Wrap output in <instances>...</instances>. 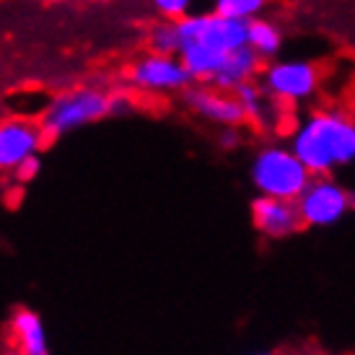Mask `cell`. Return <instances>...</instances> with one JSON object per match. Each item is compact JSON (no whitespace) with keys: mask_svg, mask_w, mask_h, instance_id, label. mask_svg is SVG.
<instances>
[{"mask_svg":"<svg viewBox=\"0 0 355 355\" xmlns=\"http://www.w3.org/2000/svg\"><path fill=\"white\" fill-rule=\"evenodd\" d=\"M252 355H288L283 350H262V353H252Z\"/></svg>","mask_w":355,"mask_h":355,"instance_id":"44dd1931","label":"cell"},{"mask_svg":"<svg viewBox=\"0 0 355 355\" xmlns=\"http://www.w3.org/2000/svg\"><path fill=\"white\" fill-rule=\"evenodd\" d=\"M262 65H265V60L259 58L249 44H244V47L234 50L220 62V68H218V73L213 76V80L207 86H216V89L223 91H236L241 83L259 78Z\"/></svg>","mask_w":355,"mask_h":355,"instance_id":"7c38bea8","label":"cell"},{"mask_svg":"<svg viewBox=\"0 0 355 355\" xmlns=\"http://www.w3.org/2000/svg\"><path fill=\"white\" fill-rule=\"evenodd\" d=\"M306 355H340V353H324V350H314V353H306Z\"/></svg>","mask_w":355,"mask_h":355,"instance_id":"7402d4cb","label":"cell"},{"mask_svg":"<svg viewBox=\"0 0 355 355\" xmlns=\"http://www.w3.org/2000/svg\"><path fill=\"white\" fill-rule=\"evenodd\" d=\"M288 146L314 177H335L355 164V114L343 107L309 109L293 122Z\"/></svg>","mask_w":355,"mask_h":355,"instance_id":"6da1fadb","label":"cell"},{"mask_svg":"<svg viewBox=\"0 0 355 355\" xmlns=\"http://www.w3.org/2000/svg\"><path fill=\"white\" fill-rule=\"evenodd\" d=\"M218 146L226 150H234L241 146V128H220L218 130Z\"/></svg>","mask_w":355,"mask_h":355,"instance_id":"d6986e66","label":"cell"},{"mask_svg":"<svg viewBox=\"0 0 355 355\" xmlns=\"http://www.w3.org/2000/svg\"><path fill=\"white\" fill-rule=\"evenodd\" d=\"M311 177L314 174L288 143H262L249 161V182L257 195L267 198L298 200Z\"/></svg>","mask_w":355,"mask_h":355,"instance_id":"277c9868","label":"cell"},{"mask_svg":"<svg viewBox=\"0 0 355 355\" xmlns=\"http://www.w3.org/2000/svg\"><path fill=\"white\" fill-rule=\"evenodd\" d=\"M182 101L184 107L195 114L198 119L220 128H244L247 122V112L239 104L234 91H223L207 83H192L187 91H182Z\"/></svg>","mask_w":355,"mask_h":355,"instance_id":"9c48e42d","label":"cell"},{"mask_svg":"<svg viewBox=\"0 0 355 355\" xmlns=\"http://www.w3.org/2000/svg\"><path fill=\"white\" fill-rule=\"evenodd\" d=\"M249 216H252L254 231L267 241H283L306 228L296 200L257 195L249 205Z\"/></svg>","mask_w":355,"mask_h":355,"instance_id":"30bf717a","label":"cell"},{"mask_svg":"<svg viewBox=\"0 0 355 355\" xmlns=\"http://www.w3.org/2000/svg\"><path fill=\"white\" fill-rule=\"evenodd\" d=\"M6 345L24 353H47V329L42 316L29 306H16L6 324Z\"/></svg>","mask_w":355,"mask_h":355,"instance_id":"8fae6325","label":"cell"},{"mask_svg":"<svg viewBox=\"0 0 355 355\" xmlns=\"http://www.w3.org/2000/svg\"><path fill=\"white\" fill-rule=\"evenodd\" d=\"M179 60L195 83H210L220 62L247 44V24L220 16L216 10H192L177 19Z\"/></svg>","mask_w":355,"mask_h":355,"instance_id":"7a4b0ae2","label":"cell"},{"mask_svg":"<svg viewBox=\"0 0 355 355\" xmlns=\"http://www.w3.org/2000/svg\"><path fill=\"white\" fill-rule=\"evenodd\" d=\"M47 3H65V0H47Z\"/></svg>","mask_w":355,"mask_h":355,"instance_id":"cb8c5ba5","label":"cell"},{"mask_svg":"<svg viewBox=\"0 0 355 355\" xmlns=\"http://www.w3.org/2000/svg\"><path fill=\"white\" fill-rule=\"evenodd\" d=\"M146 44L150 52H161V55H177L179 52V31L177 21L158 19L153 21L146 31Z\"/></svg>","mask_w":355,"mask_h":355,"instance_id":"2e32d148","label":"cell"},{"mask_svg":"<svg viewBox=\"0 0 355 355\" xmlns=\"http://www.w3.org/2000/svg\"><path fill=\"white\" fill-rule=\"evenodd\" d=\"M272 6V0H213V6L210 8L220 13V16H226V19H234V21H252V19H259V16H265L267 10Z\"/></svg>","mask_w":355,"mask_h":355,"instance_id":"9a60e30c","label":"cell"},{"mask_svg":"<svg viewBox=\"0 0 355 355\" xmlns=\"http://www.w3.org/2000/svg\"><path fill=\"white\" fill-rule=\"evenodd\" d=\"M247 44L265 60L280 58V52L286 47V31L272 16H259V19L247 21Z\"/></svg>","mask_w":355,"mask_h":355,"instance_id":"4fadbf2b","label":"cell"},{"mask_svg":"<svg viewBox=\"0 0 355 355\" xmlns=\"http://www.w3.org/2000/svg\"><path fill=\"white\" fill-rule=\"evenodd\" d=\"M40 168H42V161H40V156H34V158H29V161H24L10 177L16 179V182H21V184H26V182H31V179L40 174Z\"/></svg>","mask_w":355,"mask_h":355,"instance_id":"ac0fdd59","label":"cell"},{"mask_svg":"<svg viewBox=\"0 0 355 355\" xmlns=\"http://www.w3.org/2000/svg\"><path fill=\"white\" fill-rule=\"evenodd\" d=\"M50 143L40 117L6 114L0 117V174H13L16 168L40 156Z\"/></svg>","mask_w":355,"mask_h":355,"instance_id":"ba28073f","label":"cell"},{"mask_svg":"<svg viewBox=\"0 0 355 355\" xmlns=\"http://www.w3.org/2000/svg\"><path fill=\"white\" fill-rule=\"evenodd\" d=\"M128 89L150 96H171L187 91L195 80L184 68L179 55H161V52H143L132 60L125 70Z\"/></svg>","mask_w":355,"mask_h":355,"instance_id":"8992f818","label":"cell"},{"mask_svg":"<svg viewBox=\"0 0 355 355\" xmlns=\"http://www.w3.org/2000/svg\"><path fill=\"white\" fill-rule=\"evenodd\" d=\"M130 107L132 99L125 91H109L96 83H80L50 96V101L42 109L40 122L47 138L60 140L83 128H91L101 119L130 112Z\"/></svg>","mask_w":355,"mask_h":355,"instance_id":"3957f363","label":"cell"},{"mask_svg":"<svg viewBox=\"0 0 355 355\" xmlns=\"http://www.w3.org/2000/svg\"><path fill=\"white\" fill-rule=\"evenodd\" d=\"M257 80L277 107L296 109L314 101L322 83V70L306 58H275L262 65Z\"/></svg>","mask_w":355,"mask_h":355,"instance_id":"5b68a950","label":"cell"},{"mask_svg":"<svg viewBox=\"0 0 355 355\" xmlns=\"http://www.w3.org/2000/svg\"><path fill=\"white\" fill-rule=\"evenodd\" d=\"M350 202H353V210H355V189H350Z\"/></svg>","mask_w":355,"mask_h":355,"instance_id":"603a6c76","label":"cell"},{"mask_svg":"<svg viewBox=\"0 0 355 355\" xmlns=\"http://www.w3.org/2000/svg\"><path fill=\"white\" fill-rule=\"evenodd\" d=\"M26 355H50V353H26Z\"/></svg>","mask_w":355,"mask_h":355,"instance_id":"d4e9b609","label":"cell"},{"mask_svg":"<svg viewBox=\"0 0 355 355\" xmlns=\"http://www.w3.org/2000/svg\"><path fill=\"white\" fill-rule=\"evenodd\" d=\"M234 94H236L239 104L247 112L249 125H254V128H270V125H272V109H275L277 104L267 96V91L259 86V80L241 83Z\"/></svg>","mask_w":355,"mask_h":355,"instance_id":"5bb4252c","label":"cell"},{"mask_svg":"<svg viewBox=\"0 0 355 355\" xmlns=\"http://www.w3.org/2000/svg\"><path fill=\"white\" fill-rule=\"evenodd\" d=\"M296 202L306 228H332L353 210L350 189L335 177H311Z\"/></svg>","mask_w":355,"mask_h":355,"instance_id":"52a82bcc","label":"cell"},{"mask_svg":"<svg viewBox=\"0 0 355 355\" xmlns=\"http://www.w3.org/2000/svg\"><path fill=\"white\" fill-rule=\"evenodd\" d=\"M3 355H26V353H24V350H19V347H13V345H6Z\"/></svg>","mask_w":355,"mask_h":355,"instance_id":"ffe728a7","label":"cell"},{"mask_svg":"<svg viewBox=\"0 0 355 355\" xmlns=\"http://www.w3.org/2000/svg\"><path fill=\"white\" fill-rule=\"evenodd\" d=\"M148 6L153 8L158 19H171L177 21L182 16L192 13L195 8V0H148Z\"/></svg>","mask_w":355,"mask_h":355,"instance_id":"e0dca14e","label":"cell"}]
</instances>
